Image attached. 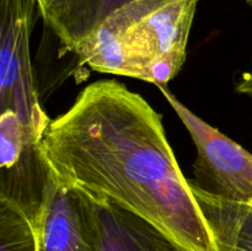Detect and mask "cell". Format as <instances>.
<instances>
[{
  "instance_id": "1",
  "label": "cell",
  "mask_w": 252,
  "mask_h": 251,
  "mask_svg": "<svg viewBox=\"0 0 252 251\" xmlns=\"http://www.w3.org/2000/svg\"><path fill=\"white\" fill-rule=\"evenodd\" d=\"M41 152L66 186L157 226L184 251H220L169 144L161 116L117 80L86 86L51 121Z\"/></svg>"
},
{
  "instance_id": "2",
  "label": "cell",
  "mask_w": 252,
  "mask_h": 251,
  "mask_svg": "<svg viewBox=\"0 0 252 251\" xmlns=\"http://www.w3.org/2000/svg\"><path fill=\"white\" fill-rule=\"evenodd\" d=\"M198 0H130L108 12L74 53L93 70L166 85L187 57Z\"/></svg>"
},
{
  "instance_id": "3",
  "label": "cell",
  "mask_w": 252,
  "mask_h": 251,
  "mask_svg": "<svg viewBox=\"0 0 252 251\" xmlns=\"http://www.w3.org/2000/svg\"><path fill=\"white\" fill-rule=\"evenodd\" d=\"M36 9L37 0H0V106L41 140L51 120L39 103L30 56Z\"/></svg>"
},
{
  "instance_id": "4",
  "label": "cell",
  "mask_w": 252,
  "mask_h": 251,
  "mask_svg": "<svg viewBox=\"0 0 252 251\" xmlns=\"http://www.w3.org/2000/svg\"><path fill=\"white\" fill-rule=\"evenodd\" d=\"M191 134L197 149L191 184L202 191L235 203L252 204V154L204 122L166 85L158 86Z\"/></svg>"
},
{
  "instance_id": "5",
  "label": "cell",
  "mask_w": 252,
  "mask_h": 251,
  "mask_svg": "<svg viewBox=\"0 0 252 251\" xmlns=\"http://www.w3.org/2000/svg\"><path fill=\"white\" fill-rule=\"evenodd\" d=\"M41 140L11 111L0 115V197L14 202L36 224L51 169L41 152Z\"/></svg>"
},
{
  "instance_id": "6",
  "label": "cell",
  "mask_w": 252,
  "mask_h": 251,
  "mask_svg": "<svg viewBox=\"0 0 252 251\" xmlns=\"http://www.w3.org/2000/svg\"><path fill=\"white\" fill-rule=\"evenodd\" d=\"M34 228L38 251H95L88 197L59 181L52 171Z\"/></svg>"
},
{
  "instance_id": "7",
  "label": "cell",
  "mask_w": 252,
  "mask_h": 251,
  "mask_svg": "<svg viewBox=\"0 0 252 251\" xmlns=\"http://www.w3.org/2000/svg\"><path fill=\"white\" fill-rule=\"evenodd\" d=\"M86 197L93 217L95 251H184L145 219L110 201Z\"/></svg>"
},
{
  "instance_id": "8",
  "label": "cell",
  "mask_w": 252,
  "mask_h": 251,
  "mask_svg": "<svg viewBox=\"0 0 252 251\" xmlns=\"http://www.w3.org/2000/svg\"><path fill=\"white\" fill-rule=\"evenodd\" d=\"M220 251H252V204L212 196L189 181Z\"/></svg>"
},
{
  "instance_id": "9",
  "label": "cell",
  "mask_w": 252,
  "mask_h": 251,
  "mask_svg": "<svg viewBox=\"0 0 252 251\" xmlns=\"http://www.w3.org/2000/svg\"><path fill=\"white\" fill-rule=\"evenodd\" d=\"M107 0H37L44 24L74 52L103 19Z\"/></svg>"
},
{
  "instance_id": "10",
  "label": "cell",
  "mask_w": 252,
  "mask_h": 251,
  "mask_svg": "<svg viewBox=\"0 0 252 251\" xmlns=\"http://www.w3.org/2000/svg\"><path fill=\"white\" fill-rule=\"evenodd\" d=\"M0 251H38L34 224L4 197H0Z\"/></svg>"
},
{
  "instance_id": "11",
  "label": "cell",
  "mask_w": 252,
  "mask_h": 251,
  "mask_svg": "<svg viewBox=\"0 0 252 251\" xmlns=\"http://www.w3.org/2000/svg\"><path fill=\"white\" fill-rule=\"evenodd\" d=\"M236 91L252 97V66L250 70L241 75L240 80L236 84Z\"/></svg>"
},
{
  "instance_id": "12",
  "label": "cell",
  "mask_w": 252,
  "mask_h": 251,
  "mask_svg": "<svg viewBox=\"0 0 252 251\" xmlns=\"http://www.w3.org/2000/svg\"><path fill=\"white\" fill-rule=\"evenodd\" d=\"M127 1H130V0H107V2H106V7H105V15H103V17H105L108 12L112 11L113 9H116V7H118L120 5L125 4V2H127Z\"/></svg>"
},
{
  "instance_id": "13",
  "label": "cell",
  "mask_w": 252,
  "mask_h": 251,
  "mask_svg": "<svg viewBox=\"0 0 252 251\" xmlns=\"http://www.w3.org/2000/svg\"><path fill=\"white\" fill-rule=\"evenodd\" d=\"M244 1H246V2H248V4L250 5V6L252 7V0H244Z\"/></svg>"
}]
</instances>
